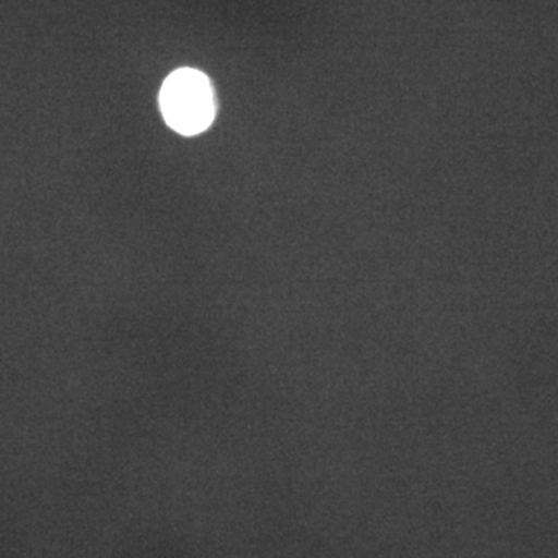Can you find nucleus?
Here are the masks:
<instances>
[{"instance_id": "1", "label": "nucleus", "mask_w": 558, "mask_h": 558, "mask_svg": "<svg viewBox=\"0 0 558 558\" xmlns=\"http://www.w3.org/2000/svg\"><path fill=\"white\" fill-rule=\"evenodd\" d=\"M160 108L172 130L196 135L215 119V98L204 73L180 69L168 76L160 90Z\"/></svg>"}]
</instances>
